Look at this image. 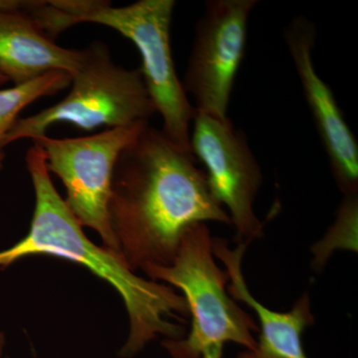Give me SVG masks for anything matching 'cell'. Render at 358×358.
<instances>
[{
	"mask_svg": "<svg viewBox=\"0 0 358 358\" xmlns=\"http://www.w3.org/2000/svg\"><path fill=\"white\" fill-rule=\"evenodd\" d=\"M109 219L120 254L134 272L171 265L193 224L232 225L193 155L150 122L115 162Z\"/></svg>",
	"mask_w": 358,
	"mask_h": 358,
	"instance_id": "1",
	"label": "cell"
},
{
	"mask_svg": "<svg viewBox=\"0 0 358 358\" xmlns=\"http://www.w3.org/2000/svg\"><path fill=\"white\" fill-rule=\"evenodd\" d=\"M25 162L35 195L31 224L25 237L0 251V270L25 257L48 255L79 264L107 282L121 296L128 313L129 336L120 357H134L159 336L185 338L181 322L189 313L182 294L164 282L136 275L121 254L86 236L51 180L41 148L33 143Z\"/></svg>",
	"mask_w": 358,
	"mask_h": 358,
	"instance_id": "2",
	"label": "cell"
},
{
	"mask_svg": "<svg viewBox=\"0 0 358 358\" xmlns=\"http://www.w3.org/2000/svg\"><path fill=\"white\" fill-rule=\"evenodd\" d=\"M174 0H140L115 7L105 0L39 1L30 13L44 31L55 40L60 33L80 23L107 26L126 37L140 52L143 81L162 117V133L186 152L190 148V126L194 106L178 79L173 57L171 28Z\"/></svg>",
	"mask_w": 358,
	"mask_h": 358,
	"instance_id": "3",
	"label": "cell"
},
{
	"mask_svg": "<svg viewBox=\"0 0 358 358\" xmlns=\"http://www.w3.org/2000/svg\"><path fill=\"white\" fill-rule=\"evenodd\" d=\"M210 231L205 223L189 226L181 237L173 262L148 266L143 272L182 292L192 317L185 338L166 339L162 346L173 358H202L214 346L233 343L253 350L258 331L256 320L237 305L227 292V273L214 259Z\"/></svg>",
	"mask_w": 358,
	"mask_h": 358,
	"instance_id": "4",
	"label": "cell"
},
{
	"mask_svg": "<svg viewBox=\"0 0 358 358\" xmlns=\"http://www.w3.org/2000/svg\"><path fill=\"white\" fill-rule=\"evenodd\" d=\"M70 78L68 95L37 114L20 117L6 136V148L47 134L61 122L91 131L148 122L157 114L141 69L117 65L103 42L94 41L82 49L81 62Z\"/></svg>",
	"mask_w": 358,
	"mask_h": 358,
	"instance_id": "5",
	"label": "cell"
},
{
	"mask_svg": "<svg viewBox=\"0 0 358 358\" xmlns=\"http://www.w3.org/2000/svg\"><path fill=\"white\" fill-rule=\"evenodd\" d=\"M148 122L80 138H54L43 134L32 143L43 150L49 173L65 186V202L82 227L98 233L103 246L120 253L109 219L115 162Z\"/></svg>",
	"mask_w": 358,
	"mask_h": 358,
	"instance_id": "6",
	"label": "cell"
},
{
	"mask_svg": "<svg viewBox=\"0 0 358 358\" xmlns=\"http://www.w3.org/2000/svg\"><path fill=\"white\" fill-rule=\"evenodd\" d=\"M258 0H209L197 21L182 85L195 110L221 121L246 51L249 16Z\"/></svg>",
	"mask_w": 358,
	"mask_h": 358,
	"instance_id": "7",
	"label": "cell"
},
{
	"mask_svg": "<svg viewBox=\"0 0 358 358\" xmlns=\"http://www.w3.org/2000/svg\"><path fill=\"white\" fill-rule=\"evenodd\" d=\"M190 148L193 157L206 167L212 194L229 212L239 244L263 236V224L254 203L262 185L261 167L243 131L226 121L195 113Z\"/></svg>",
	"mask_w": 358,
	"mask_h": 358,
	"instance_id": "8",
	"label": "cell"
},
{
	"mask_svg": "<svg viewBox=\"0 0 358 358\" xmlns=\"http://www.w3.org/2000/svg\"><path fill=\"white\" fill-rule=\"evenodd\" d=\"M284 39L334 178L345 195L355 194L358 190V143L331 87L319 76L313 65V51L317 39L315 24L299 16L285 28Z\"/></svg>",
	"mask_w": 358,
	"mask_h": 358,
	"instance_id": "9",
	"label": "cell"
},
{
	"mask_svg": "<svg viewBox=\"0 0 358 358\" xmlns=\"http://www.w3.org/2000/svg\"><path fill=\"white\" fill-rule=\"evenodd\" d=\"M33 1L0 7V76L21 85L52 72L74 74L82 50L56 44L28 10Z\"/></svg>",
	"mask_w": 358,
	"mask_h": 358,
	"instance_id": "10",
	"label": "cell"
},
{
	"mask_svg": "<svg viewBox=\"0 0 358 358\" xmlns=\"http://www.w3.org/2000/svg\"><path fill=\"white\" fill-rule=\"evenodd\" d=\"M248 244H238L231 249L224 240L213 238L212 249L216 258L225 266L229 278L228 293L242 301L256 313L259 320V341L253 350L240 352L237 358H308L301 343L307 327L315 324L308 294H303L286 313L275 312L265 307L250 293L242 270Z\"/></svg>",
	"mask_w": 358,
	"mask_h": 358,
	"instance_id": "11",
	"label": "cell"
},
{
	"mask_svg": "<svg viewBox=\"0 0 358 358\" xmlns=\"http://www.w3.org/2000/svg\"><path fill=\"white\" fill-rule=\"evenodd\" d=\"M67 73L52 72L10 88L0 89V171L6 160V136L20 119V113L39 99L55 95L70 86Z\"/></svg>",
	"mask_w": 358,
	"mask_h": 358,
	"instance_id": "12",
	"label": "cell"
},
{
	"mask_svg": "<svg viewBox=\"0 0 358 358\" xmlns=\"http://www.w3.org/2000/svg\"><path fill=\"white\" fill-rule=\"evenodd\" d=\"M223 346H214L210 350H206L202 355V358H222Z\"/></svg>",
	"mask_w": 358,
	"mask_h": 358,
	"instance_id": "13",
	"label": "cell"
},
{
	"mask_svg": "<svg viewBox=\"0 0 358 358\" xmlns=\"http://www.w3.org/2000/svg\"><path fill=\"white\" fill-rule=\"evenodd\" d=\"M6 334H4L3 331H0V358L2 357V353H3L4 346H6Z\"/></svg>",
	"mask_w": 358,
	"mask_h": 358,
	"instance_id": "14",
	"label": "cell"
},
{
	"mask_svg": "<svg viewBox=\"0 0 358 358\" xmlns=\"http://www.w3.org/2000/svg\"><path fill=\"white\" fill-rule=\"evenodd\" d=\"M20 0H0V7H6L14 6Z\"/></svg>",
	"mask_w": 358,
	"mask_h": 358,
	"instance_id": "15",
	"label": "cell"
},
{
	"mask_svg": "<svg viewBox=\"0 0 358 358\" xmlns=\"http://www.w3.org/2000/svg\"><path fill=\"white\" fill-rule=\"evenodd\" d=\"M7 82H8V81H7L6 78L0 76V87L3 86V85L6 84Z\"/></svg>",
	"mask_w": 358,
	"mask_h": 358,
	"instance_id": "16",
	"label": "cell"
}]
</instances>
